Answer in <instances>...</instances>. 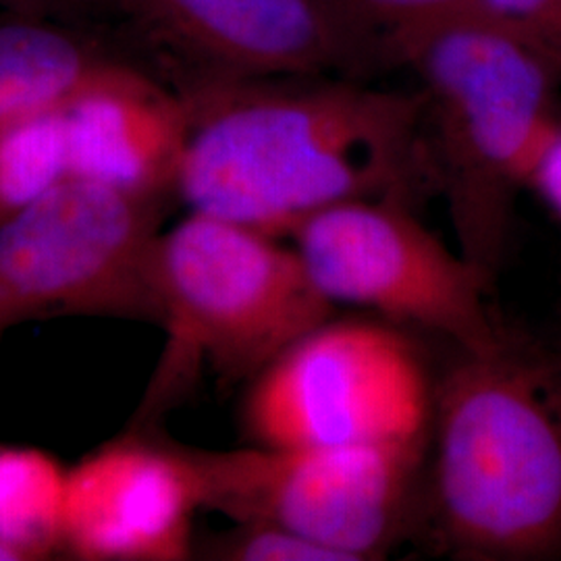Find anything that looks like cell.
Here are the masks:
<instances>
[{
	"mask_svg": "<svg viewBox=\"0 0 561 561\" xmlns=\"http://www.w3.org/2000/svg\"><path fill=\"white\" fill-rule=\"evenodd\" d=\"M69 175L164 201L190 129L185 96L121 65L62 106Z\"/></svg>",
	"mask_w": 561,
	"mask_h": 561,
	"instance_id": "obj_11",
	"label": "cell"
},
{
	"mask_svg": "<svg viewBox=\"0 0 561 561\" xmlns=\"http://www.w3.org/2000/svg\"><path fill=\"white\" fill-rule=\"evenodd\" d=\"M157 287L167 331L157 403L204 368L225 381H252L337 312L289 241L201 213L162 233Z\"/></svg>",
	"mask_w": 561,
	"mask_h": 561,
	"instance_id": "obj_4",
	"label": "cell"
},
{
	"mask_svg": "<svg viewBox=\"0 0 561 561\" xmlns=\"http://www.w3.org/2000/svg\"><path fill=\"white\" fill-rule=\"evenodd\" d=\"M67 474L42 449L0 445V545L15 561L62 549Z\"/></svg>",
	"mask_w": 561,
	"mask_h": 561,
	"instance_id": "obj_13",
	"label": "cell"
},
{
	"mask_svg": "<svg viewBox=\"0 0 561 561\" xmlns=\"http://www.w3.org/2000/svg\"><path fill=\"white\" fill-rule=\"evenodd\" d=\"M366 41L375 42L389 62V48L424 27L468 13L472 0H329Z\"/></svg>",
	"mask_w": 561,
	"mask_h": 561,
	"instance_id": "obj_15",
	"label": "cell"
},
{
	"mask_svg": "<svg viewBox=\"0 0 561 561\" xmlns=\"http://www.w3.org/2000/svg\"><path fill=\"white\" fill-rule=\"evenodd\" d=\"M477 13L561 76V0H472Z\"/></svg>",
	"mask_w": 561,
	"mask_h": 561,
	"instance_id": "obj_16",
	"label": "cell"
},
{
	"mask_svg": "<svg viewBox=\"0 0 561 561\" xmlns=\"http://www.w3.org/2000/svg\"><path fill=\"white\" fill-rule=\"evenodd\" d=\"M287 241L331 306L472 350L497 337L493 287L396 201L343 202L300 222Z\"/></svg>",
	"mask_w": 561,
	"mask_h": 561,
	"instance_id": "obj_8",
	"label": "cell"
},
{
	"mask_svg": "<svg viewBox=\"0 0 561 561\" xmlns=\"http://www.w3.org/2000/svg\"><path fill=\"white\" fill-rule=\"evenodd\" d=\"M558 341H560V343H561V337H560V340H558Z\"/></svg>",
	"mask_w": 561,
	"mask_h": 561,
	"instance_id": "obj_21",
	"label": "cell"
},
{
	"mask_svg": "<svg viewBox=\"0 0 561 561\" xmlns=\"http://www.w3.org/2000/svg\"><path fill=\"white\" fill-rule=\"evenodd\" d=\"M419 333L337 312L250 381L241 421L252 445L428 443L437 368Z\"/></svg>",
	"mask_w": 561,
	"mask_h": 561,
	"instance_id": "obj_5",
	"label": "cell"
},
{
	"mask_svg": "<svg viewBox=\"0 0 561 561\" xmlns=\"http://www.w3.org/2000/svg\"><path fill=\"white\" fill-rule=\"evenodd\" d=\"M201 507L196 449L125 437L69 468L62 551L92 561L187 560Z\"/></svg>",
	"mask_w": 561,
	"mask_h": 561,
	"instance_id": "obj_10",
	"label": "cell"
},
{
	"mask_svg": "<svg viewBox=\"0 0 561 561\" xmlns=\"http://www.w3.org/2000/svg\"><path fill=\"white\" fill-rule=\"evenodd\" d=\"M175 194L190 213L287 240L354 201L437 194L424 96L354 78L196 80Z\"/></svg>",
	"mask_w": 561,
	"mask_h": 561,
	"instance_id": "obj_1",
	"label": "cell"
},
{
	"mask_svg": "<svg viewBox=\"0 0 561 561\" xmlns=\"http://www.w3.org/2000/svg\"><path fill=\"white\" fill-rule=\"evenodd\" d=\"M196 80L358 78L385 65L329 0H111Z\"/></svg>",
	"mask_w": 561,
	"mask_h": 561,
	"instance_id": "obj_9",
	"label": "cell"
},
{
	"mask_svg": "<svg viewBox=\"0 0 561 561\" xmlns=\"http://www.w3.org/2000/svg\"><path fill=\"white\" fill-rule=\"evenodd\" d=\"M0 561H15V558L0 545Z\"/></svg>",
	"mask_w": 561,
	"mask_h": 561,
	"instance_id": "obj_19",
	"label": "cell"
},
{
	"mask_svg": "<svg viewBox=\"0 0 561 561\" xmlns=\"http://www.w3.org/2000/svg\"><path fill=\"white\" fill-rule=\"evenodd\" d=\"M428 443L198 451L204 507L279 524L341 561L387 558L422 528Z\"/></svg>",
	"mask_w": 561,
	"mask_h": 561,
	"instance_id": "obj_6",
	"label": "cell"
},
{
	"mask_svg": "<svg viewBox=\"0 0 561 561\" xmlns=\"http://www.w3.org/2000/svg\"><path fill=\"white\" fill-rule=\"evenodd\" d=\"M69 175L62 108L0 129V222Z\"/></svg>",
	"mask_w": 561,
	"mask_h": 561,
	"instance_id": "obj_14",
	"label": "cell"
},
{
	"mask_svg": "<svg viewBox=\"0 0 561 561\" xmlns=\"http://www.w3.org/2000/svg\"><path fill=\"white\" fill-rule=\"evenodd\" d=\"M161 204L67 175L0 222V333L53 314L161 321Z\"/></svg>",
	"mask_w": 561,
	"mask_h": 561,
	"instance_id": "obj_7",
	"label": "cell"
},
{
	"mask_svg": "<svg viewBox=\"0 0 561 561\" xmlns=\"http://www.w3.org/2000/svg\"><path fill=\"white\" fill-rule=\"evenodd\" d=\"M13 2H18V0H13Z\"/></svg>",
	"mask_w": 561,
	"mask_h": 561,
	"instance_id": "obj_20",
	"label": "cell"
},
{
	"mask_svg": "<svg viewBox=\"0 0 561 561\" xmlns=\"http://www.w3.org/2000/svg\"><path fill=\"white\" fill-rule=\"evenodd\" d=\"M437 368L424 522L463 561L561 558V343L502 322Z\"/></svg>",
	"mask_w": 561,
	"mask_h": 561,
	"instance_id": "obj_2",
	"label": "cell"
},
{
	"mask_svg": "<svg viewBox=\"0 0 561 561\" xmlns=\"http://www.w3.org/2000/svg\"><path fill=\"white\" fill-rule=\"evenodd\" d=\"M115 60L44 21H0V129L62 108Z\"/></svg>",
	"mask_w": 561,
	"mask_h": 561,
	"instance_id": "obj_12",
	"label": "cell"
},
{
	"mask_svg": "<svg viewBox=\"0 0 561 561\" xmlns=\"http://www.w3.org/2000/svg\"><path fill=\"white\" fill-rule=\"evenodd\" d=\"M210 558L231 561H341L333 551L273 522H238L208 547Z\"/></svg>",
	"mask_w": 561,
	"mask_h": 561,
	"instance_id": "obj_17",
	"label": "cell"
},
{
	"mask_svg": "<svg viewBox=\"0 0 561 561\" xmlns=\"http://www.w3.org/2000/svg\"><path fill=\"white\" fill-rule=\"evenodd\" d=\"M387 57L421 80L437 194L456 248L495 289L516 198L561 127V76L472 11L405 36Z\"/></svg>",
	"mask_w": 561,
	"mask_h": 561,
	"instance_id": "obj_3",
	"label": "cell"
},
{
	"mask_svg": "<svg viewBox=\"0 0 561 561\" xmlns=\"http://www.w3.org/2000/svg\"><path fill=\"white\" fill-rule=\"evenodd\" d=\"M528 187H533L547 202V206L561 221V127L547 144L528 181Z\"/></svg>",
	"mask_w": 561,
	"mask_h": 561,
	"instance_id": "obj_18",
	"label": "cell"
}]
</instances>
